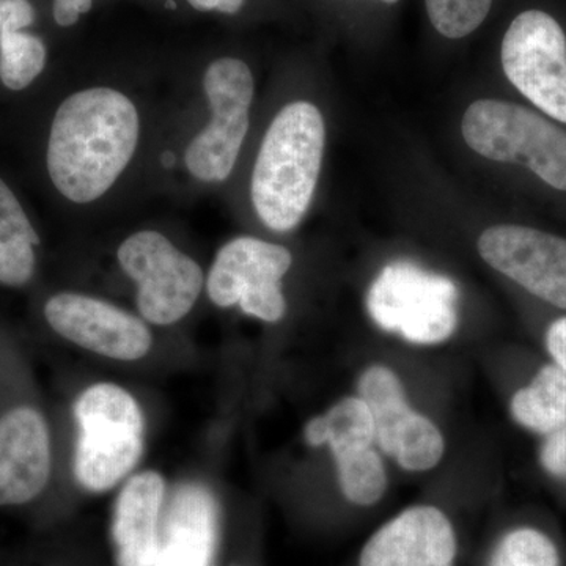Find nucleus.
<instances>
[{
	"label": "nucleus",
	"instance_id": "nucleus-1",
	"mask_svg": "<svg viewBox=\"0 0 566 566\" xmlns=\"http://www.w3.org/2000/svg\"><path fill=\"white\" fill-rule=\"evenodd\" d=\"M140 136L136 104L111 87L84 88L59 106L48 140L52 185L73 203L102 199L129 166Z\"/></svg>",
	"mask_w": 566,
	"mask_h": 566
},
{
	"label": "nucleus",
	"instance_id": "nucleus-2",
	"mask_svg": "<svg viewBox=\"0 0 566 566\" xmlns=\"http://www.w3.org/2000/svg\"><path fill=\"white\" fill-rule=\"evenodd\" d=\"M326 128L315 104H286L264 134L251 196L260 221L274 232L300 226L322 172Z\"/></svg>",
	"mask_w": 566,
	"mask_h": 566
},
{
	"label": "nucleus",
	"instance_id": "nucleus-3",
	"mask_svg": "<svg viewBox=\"0 0 566 566\" xmlns=\"http://www.w3.org/2000/svg\"><path fill=\"white\" fill-rule=\"evenodd\" d=\"M81 438L74 474L87 490H111L132 472L144 449V416L133 395L120 386L96 385L74 405Z\"/></svg>",
	"mask_w": 566,
	"mask_h": 566
},
{
	"label": "nucleus",
	"instance_id": "nucleus-4",
	"mask_svg": "<svg viewBox=\"0 0 566 566\" xmlns=\"http://www.w3.org/2000/svg\"><path fill=\"white\" fill-rule=\"evenodd\" d=\"M465 144L483 158L523 164L547 185L566 191V133L520 104L480 99L463 117Z\"/></svg>",
	"mask_w": 566,
	"mask_h": 566
},
{
	"label": "nucleus",
	"instance_id": "nucleus-5",
	"mask_svg": "<svg viewBox=\"0 0 566 566\" xmlns=\"http://www.w3.org/2000/svg\"><path fill=\"white\" fill-rule=\"evenodd\" d=\"M458 289L446 275L415 263L387 264L367 294L379 327L417 345H436L455 333Z\"/></svg>",
	"mask_w": 566,
	"mask_h": 566
},
{
	"label": "nucleus",
	"instance_id": "nucleus-6",
	"mask_svg": "<svg viewBox=\"0 0 566 566\" xmlns=\"http://www.w3.org/2000/svg\"><path fill=\"white\" fill-rule=\"evenodd\" d=\"M211 122L186 148L189 174L202 182H222L232 175L249 132L253 102L252 71L240 59L211 62L203 76Z\"/></svg>",
	"mask_w": 566,
	"mask_h": 566
},
{
	"label": "nucleus",
	"instance_id": "nucleus-7",
	"mask_svg": "<svg viewBox=\"0 0 566 566\" xmlns=\"http://www.w3.org/2000/svg\"><path fill=\"white\" fill-rule=\"evenodd\" d=\"M122 270L136 282L137 307L158 326L180 322L192 311L203 289V271L175 248L166 234L140 230L118 248Z\"/></svg>",
	"mask_w": 566,
	"mask_h": 566
},
{
	"label": "nucleus",
	"instance_id": "nucleus-8",
	"mask_svg": "<svg viewBox=\"0 0 566 566\" xmlns=\"http://www.w3.org/2000/svg\"><path fill=\"white\" fill-rule=\"evenodd\" d=\"M502 69L538 109L566 123V35L543 10L517 14L501 48Z\"/></svg>",
	"mask_w": 566,
	"mask_h": 566
},
{
	"label": "nucleus",
	"instance_id": "nucleus-9",
	"mask_svg": "<svg viewBox=\"0 0 566 566\" xmlns=\"http://www.w3.org/2000/svg\"><path fill=\"white\" fill-rule=\"evenodd\" d=\"M293 256L283 245L252 237L229 241L216 255L207 281L210 300L219 307L240 304L244 314L275 323L286 311L281 281Z\"/></svg>",
	"mask_w": 566,
	"mask_h": 566
},
{
	"label": "nucleus",
	"instance_id": "nucleus-10",
	"mask_svg": "<svg viewBox=\"0 0 566 566\" xmlns=\"http://www.w3.org/2000/svg\"><path fill=\"white\" fill-rule=\"evenodd\" d=\"M360 398L370 408L375 442L409 472L433 469L444 455V436L406 400L400 379L385 365L368 368L359 381Z\"/></svg>",
	"mask_w": 566,
	"mask_h": 566
},
{
	"label": "nucleus",
	"instance_id": "nucleus-11",
	"mask_svg": "<svg viewBox=\"0 0 566 566\" xmlns=\"http://www.w3.org/2000/svg\"><path fill=\"white\" fill-rule=\"evenodd\" d=\"M479 252L495 271L566 311L564 238L523 226L491 227L479 238Z\"/></svg>",
	"mask_w": 566,
	"mask_h": 566
},
{
	"label": "nucleus",
	"instance_id": "nucleus-12",
	"mask_svg": "<svg viewBox=\"0 0 566 566\" xmlns=\"http://www.w3.org/2000/svg\"><path fill=\"white\" fill-rule=\"evenodd\" d=\"M44 316L66 340L111 359L137 360L151 348V333L142 319L85 294H55L44 305Z\"/></svg>",
	"mask_w": 566,
	"mask_h": 566
},
{
	"label": "nucleus",
	"instance_id": "nucleus-13",
	"mask_svg": "<svg viewBox=\"0 0 566 566\" xmlns=\"http://www.w3.org/2000/svg\"><path fill=\"white\" fill-rule=\"evenodd\" d=\"M457 549L455 528L446 513L412 506L370 536L359 566H455Z\"/></svg>",
	"mask_w": 566,
	"mask_h": 566
},
{
	"label": "nucleus",
	"instance_id": "nucleus-14",
	"mask_svg": "<svg viewBox=\"0 0 566 566\" xmlns=\"http://www.w3.org/2000/svg\"><path fill=\"white\" fill-rule=\"evenodd\" d=\"M51 475L46 420L32 408L0 419V506L21 505L44 490Z\"/></svg>",
	"mask_w": 566,
	"mask_h": 566
},
{
	"label": "nucleus",
	"instance_id": "nucleus-15",
	"mask_svg": "<svg viewBox=\"0 0 566 566\" xmlns=\"http://www.w3.org/2000/svg\"><path fill=\"white\" fill-rule=\"evenodd\" d=\"M164 493L166 483L158 472H142L126 482L115 504L112 524L118 565L155 564Z\"/></svg>",
	"mask_w": 566,
	"mask_h": 566
},
{
	"label": "nucleus",
	"instance_id": "nucleus-16",
	"mask_svg": "<svg viewBox=\"0 0 566 566\" xmlns=\"http://www.w3.org/2000/svg\"><path fill=\"white\" fill-rule=\"evenodd\" d=\"M216 542V506L200 486L174 495L153 566H210Z\"/></svg>",
	"mask_w": 566,
	"mask_h": 566
},
{
	"label": "nucleus",
	"instance_id": "nucleus-17",
	"mask_svg": "<svg viewBox=\"0 0 566 566\" xmlns=\"http://www.w3.org/2000/svg\"><path fill=\"white\" fill-rule=\"evenodd\" d=\"M304 438L312 447L329 446L335 460H340L371 449L375 442L374 416L363 398H344L326 415L305 424Z\"/></svg>",
	"mask_w": 566,
	"mask_h": 566
},
{
	"label": "nucleus",
	"instance_id": "nucleus-18",
	"mask_svg": "<svg viewBox=\"0 0 566 566\" xmlns=\"http://www.w3.org/2000/svg\"><path fill=\"white\" fill-rule=\"evenodd\" d=\"M39 233L33 229L20 200L0 178V283L25 285L35 273Z\"/></svg>",
	"mask_w": 566,
	"mask_h": 566
},
{
	"label": "nucleus",
	"instance_id": "nucleus-19",
	"mask_svg": "<svg viewBox=\"0 0 566 566\" xmlns=\"http://www.w3.org/2000/svg\"><path fill=\"white\" fill-rule=\"evenodd\" d=\"M517 423L539 434L566 427V374L558 365H546L531 386L517 390L512 400Z\"/></svg>",
	"mask_w": 566,
	"mask_h": 566
},
{
	"label": "nucleus",
	"instance_id": "nucleus-20",
	"mask_svg": "<svg viewBox=\"0 0 566 566\" xmlns=\"http://www.w3.org/2000/svg\"><path fill=\"white\" fill-rule=\"evenodd\" d=\"M43 41L31 33H0V81L10 91H24L46 66Z\"/></svg>",
	"mask_w": 566,
	"mask_h": 566
},
{
	"label": "nucleus",
	"instance_id": "nucleus-21",
	"mask_svg": "<svg viewBox=\"0 0 566 566\" xmlns=\"http://www.w3.org/2000/svg\"><path fill=\"white\" fill-rule=\"evenodd\" d=\"M342 493L353 504L374 505L386 493L387 475L381 457L374 449L335 460Z\"/></svg>",
	"mask_w": 566,
	"mask_h": 566
},
{
	"label": "nucleus",
	"instance_id": "nucleus-22",
	"mask_svg": "<svg viewBox=\"0 0 566 566\" xmlns=\"http://www.w3.org/2000/svg\"><path fill=\"white\" fill-rule=\"evenodd\" d=\"M490 566H560V557L549 536L523 527L509 532L499 542Z\"/></svg>",
	"mask_w": 566,
	"mask_h": 566
},
{
	"label": "nucleus",
	"instance_id": "nucleus-23",
	"mask_svg": "<svg viewBox=\"0 0 566 566\" xmlns=\"http://www.w3.org/2000/svg\"><path fill=\"white\" fill-rule=\"evenodd\" d=\"M493 0H424L428 20L439 35L460 40L474 33L490 14Z\"/></svg>",
	"mask_w": 566,
	"mask_h": 566
},
{
	"label": "nucleus",
	"instance_id": "nucleus-24",
	"mask_svg": "<svg viewBox=\"0 0 566 566\" xmlns=\"http://www.w3.org/2000/svg\"><path fill=\"white\" fill-rule=\"evenodd\" d=\"M539 461L551 475L566 479V427L547 434L539 452Z\"/></svg>",
	"mask_w": 566,
	"mask_h": 566
},
{
	"label": "nucleus",
	"instance_id": "nucleus-25",
	"mask_svg": "<svg viewBox=\"0 0 566 566\" xmlns=\"http://www.w3.org/2000/svg\"><path fill=\"white\" fill-rule=\"evenodd\" d=\"M35 21V10L29 0H0V33L18 32Z\"/></svg>",
	"mask_w": 566,
	"mask_h": 566
},
{
	"label": "nucleus",
	"instance_id": "nucleus-26",
	"mask_svg": "<svg viewBox=\"0 0 566 566\" xmlns=\"http://www.w3.org/2000/svg\"><path fill=\"white\" fill-rule=\"evenodd\" d=\"M93 0H54V20L62 28H70L80 21L82 14L92 10Z\"/></svg>",
	"mask_w": 566,
	"mask_h": 566
},
{
	"label": "nucleus",
	"instance_id": "nucleus-27",
	"mask_svg": "<svg viewBox=\"0 0 566 566\" xmlns=\"http://www.w3.org/2000/svg\"><path fill=\"white\" fill-rule=\"evenodd\" d=\"M546 345L551 356L554 357L558 367L564 368L566 374V318L551 324L546 335Z\"/></svg>",
	"mask_w": 566,
	"mask_h": 566
},
{
	"label": "nucleus",
	"instance_id": "nucleus-28",
	"mask_svg": "<svg viewBox=\"0 0 566 566\" xmlns=\"http://www.w3.org/2000/svg\"><path fill=\"white\" fill-rule=\"evenodd\" d=\"M197 11H219L223 14H237L243 9L245 0H188Z\"/></svg>",
	"mask_w": 566,
	"mask_h": 566
},
{
	"label": "nucleus",
	"instance_id": "nucleus-29",
	"mask_svg": "<svg viewBox=\"0 0 566 566\" xmlns=\"http://www.w3.org/2000/svg\"><path fill=\"white\" fill-rule=\"evenodd\" d=\"M382 3H387V6H395V3L400 2V0H381Z\"/></svg>",
	"mask_w": 566,
	"mask_h": 566
}]
</instances>
